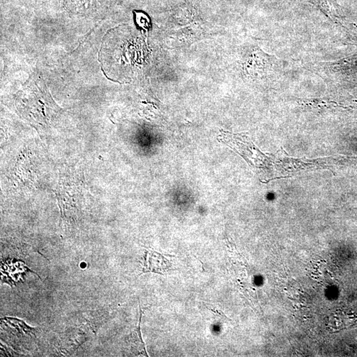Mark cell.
Wrapping results in <instances>:
<instances>
[{
	"mask_svg": "<svg viewBox=\"0 0 357 357\" xmlns=\"http://www.w3.org/2000/svg\"><path fill=\"white\" fill-rule=\"evenodd\" d=\"M246 75L253 80H265L275 74L280 68V61L274 55L267 54L259 47L246 53L242 62Z\"/></svg>",
	"mask_w": 357,
	"mask_h": 357,
	"instance_id": "1",
	"label": "cell"
},
{
	"mask_svg": "<svg viewBox=\"0 0 357 357\" xmlns=\"http://www.w3.org/2000/svg\"><path fill=\"white\" fill-rule=\"evenodd\" d=\"M87 340V335L80 328L75 329L66 334L59 343L58 350L62 354H72Z\"/></svg>",
	"mask_w": 357,
	"mask_h": 357,
	"instance_id": "2",
	"label": "cell"
},
{
	"mask_svg": "<svg viewBox=\"0 0 357 357\" xmlns=\"http://www.w3.org/2000/svg\"><path fill=\"white\" fill-rule=\"evenodd\" d=\"M169 260L164 255L154 251H147L145 253L143 273L153 272L162 275L170 267Z\"/></svg>",
	"mask_w": 357,
	"mask_h": 357,
	"instance_id": "3",
	"label": "cell"
},
{
	"mask_svg": "<svg viewBox=\"0 0 357 357\" xmlns=\"http://www.w3.org/2000/svg\"><path fill=\"white\" fill-rule=\"evenodd\" d=\"M107 317L104 310H94L90 314L87 315V318L86 317L87 322H88L89 326L92 329H99L103 324H104L105 319Z\"/></svg>",
	"mask_w": 357,
	"mask_h": 357,
	"instance_id": "4",
	"label": "cell"
}]
</instances>
